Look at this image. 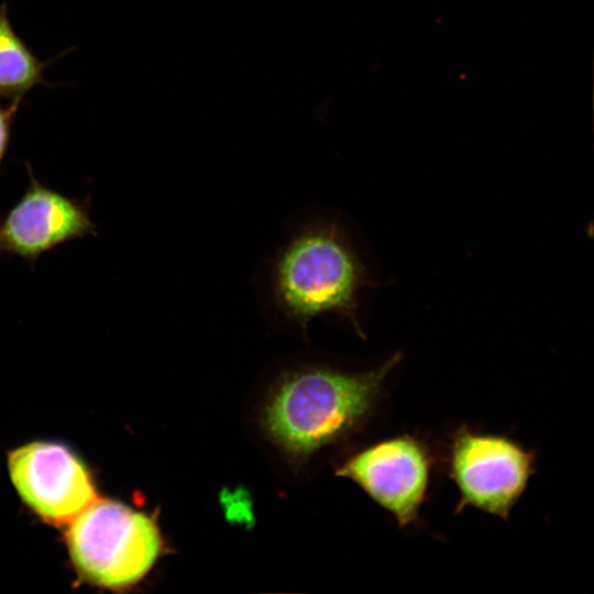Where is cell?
Returning a JSON list of instances; mask_svg holds the SVG:
<instances>
[{
    "label": "cell",
    "mask_w": 594,
    "mask_h": 594,
    "mask_svg": "<svg viewBox=\"0 0 594 594\" xmlns=\"http://www.w3.org/2000/svg\"><path fill=\"white\" fill-rule=\"evenodd\" d=\"M402 358L398 352L364 373L314 367L284 376L265 407L267 432L295 455L309 454L344 436L373 410L388 373Z\"/></svg>",
    "instance_id": "obj_1"
},
{
    "label": "cell",
    "mask_w": 594,
    "mask_h": 594,
    "mask_svg": "<svg viewBox=\"0 0 594 594\" xmlns=\"http://www.w3.org/2000/svg\"><path fill=\"white\" fill-rule=\"evenodd\" d=\"M369 284L364 265L336 223L302 229L273 264L274 304L304 333L315 318L336 316L364 338L358 319L359 294Z\"/></svg>",
    "instance_id": "obj_2"
},
{
    "label": "cell",
    "mask_w": 594,
    "mask_h": 594,
    "mask_svg": "<svg viewBox=\"0 0 594 594\" xmlns=\"http://www.w3.org/2000/svg\"><path fill=\"white\" fill-rule=\"evenodd\" d=\"M68 525L72 561L96 585H133L162 553L163 540L154 520L116 501L95 499Z\"/></svg>",
    "instance_id": "obj_3"
},
{
    "label": "cell",
    "mask_w": 594,
    "mask_h": 594,
    "mask_svg": "<svg viewBox=\"0 0 594 594\" xmlns=\"http://www.w3.org/2000/svg\"><path fill=\"white\" fill-rule=\"evenodd\" d=\"M448 475L459 492L455 514L473 507L508 520L536 471V454L514 439L462 425L450 437Z\"/></svg>",
    "instance_id": "obj_4"
},
{
    "label": "cell",
    "mask_w": 594,
    "mask_h": 594,
    "mask_svg": "<svg viewBox=\"0 0 594 594\" xmlns=\"http://www.w3.org/2000/svg\"><path fill=\"white\" fill-rule=\"evenodd\" d=\"M432 454L413 435H398L356 452L337 474L359 485L399 527L417 521L429 488Z\"/></svg>",
    "instance_id": "obj_5"
},
{
    "label": "cell",
    "mask_w": 594,
    "mask_h": 594,
    "mask_svg": "<svg viewBox=\"0 0 594 594\" xmlns=\"http://www.w3.org/2000/svg\"><path fill=\"white\" fill-rule=\"evenodd\" d=\"M12 483L40 517L51 524H69L96 497L84 463L64 446L33 442L9 455Z\"/></svg>",
    "instance_id": "obj_6"
},
{
    "label": "cell",
    "mask_w": 594,
    "mask_h": 594,
    "mask_svg": "<svg viewBox=\"0 0 594 594\" xmlns=\"http://www.w3.org/2000/svg\"><path fill=\"white\" fill-rule=\"evenodd\" d=\"M30 184L20 200L0 217V253L16 255L34 264L54 248L97 235L90 218L89 200L54 190L33 174L25 163Z\"/></svg>",
    "instance_id": "obj_7"
},
{
    "label": "cell",
    "mask_w": 594,
    "mask_h": 594,
    "mask_svg": "<svg viewBox=\"0 0 594 594\" xmlns=\"http://www.w3.org/2000/svg\"><path fill=\"white\" fill-rule=\"evenodd\" d=\"M42 62L15 32L9 19L8 4H0V99L23 100L40 84L48 85Z\"/></svg>",
    "instance_id": "obj_8"
},
{
    "label": "cell",
    "mask_w": 594,
    "mask_h": 594,
    "mask_svg": "<svg viewBox=\"0 0 594 594\" xmlns=\"http://www.w3.org/2000/svg\"><path fill=\"white\" fill-rule=\"evenodd\" d=\"M22 101L15 99L7 106L0 105V168L10 146L13 122Z\"/></svg>",
    "instance_id": "obj_9"
}]
</instances>
